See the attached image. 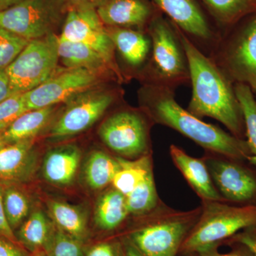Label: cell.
<instances>
[{
    "instance_id": "cb8c5ba5",
    "label": "cell",
    "mask_w": 256,
    "mask_h": 256,
    "mask_svg": "<svg viewBox=\"0 0 256 256\" xmlns=\"http://www.w3.org/2000/svg\"><path fill=\"white\" fill-rule=\"evenodd\" d=\"M120 168L117 156L105 152L95 150L88 156L84 166V178L88 186L94 190H101L112 184L114 175Z\"/></svg>"
},
{
    "instance_id": "e575fe53",
    "label": "cell",
    "mask_w": 256,
    "mask_h": 256,
    "mask_svg": "<svg viewBox=\"0 0 256 256\" xmlns=\"http://www.w3.org/2000/svg\"><path fill=\"white\" fill-rule=\"evenodd\" d=\"M86 256H126L124 240L99 242L89 250Z\"/></svg>"
},
{
    "instance_id": "d590c367",
    "label": "cell",
    "mask_w": 256,
    "mask_h": 256,
    "mask_svg": "<svg viewBox=\"0 0 256 256\" xmlns=\"http://www.w3.org/2000/svg\"><path fill=\"white\" fill-rule=\"evenodd\" d=\"M232 244H242L248 248L256 256V227L248 228L238 232L232 238L225 240L222 245H230Z\"/></svg>"
},
{
    "instance_id": "7a4b0ae2",
    "label": "cell",
    "mask_w": 256,
    "mask_h": 256,
    "mask_svg": "<svg viewBox=\"0 0 256 256\" xmlns=\"http://www.w3.org/2000/svg\"><path fill=\"white\" fill-rule=\"evenodd\" d=\"M174 96V90L169 88L150 84H146L140 92L142 109L154 124L174 130L205 151L237 161H248L252 154L246 141L204 122L178 105Z\"/></svg>"
},
{
    "instance_id": "f35d334b",
    "label": "cell",
    "mask_w": 256,
    "mask_h": 256,
    "mask_svg": "<svg viewBox=\"0 0 256 256\" xmlns=\"http://www.w3.org/2000/svg\"><path fill=\"white\" fill-rule=\"evenodd\" d=\"M14 94L6 72L0 70V102Z\"/></svg>"
},
{
    "instance_id": "9a60e30c",
    "label": "cell",
    "mask_w": 256,
    "mask_h": 256,
    "mask_svg": "<svg viewBox=\"0 0 256 256\" xmlns=\"http://www.w3.org/2000/svg\"><path fill=\"white\" fill-rule=\"evenodd\" d=\"M96 10L106 26L140 30L160 12L149 0H101Z\"/></svg>"
},
{
    "instance_id": "74e56055",
    "label": "cell",
    "mask_w": 256,
    "mask_h": 256,
    "mask_svg": "<svg viewBox=\"0 0 256 256\" xmlns=\"http://www.w3.org/2000/svg\"><path fill=\"white\" fill-rule=\"evenodd\" d=\"M0 236L9 238L13 242H18L14 232L10 227L5 214L3 202V184L2 182H0Z\"/></svg>"
},
{
    "instance_id": "ab89813d",
    "label": "cell",
    "mask_w": 256,
    "mask_h": 256,
    "mask_svg": "<svg viewBox=\"0 0 256 256\" xmlns=\"http://www.w3.org/2000/svg\"><path fill=\"white\" fill-rule=\"evenodd\" d=\"M68 8L92 6L95 8L101 0H65Z\"/></svg>"
},
{
    "instance_id": "f546056e",
    "label": "cell",
    "mask_w": 256,
    "mask_h": 256,
    "mask_svg": "<svg viewBox=\"0 0 256 256\" xmlns=\"http://www.w3.org/2000/svg\"><path fill=\"white\" fill-rule=\"evenodd\" d=\"M217 23L226 26L256 10V0H200Z\"/></svg>"
},
{
    "instance_id": "ffe728a7",
    "label": "cell",
    "mask_w": 256,
    "mask_h": 256,
    "mask_svg": "<svg viewBox=\"0 0 256 256\" xmlns=\"http://www.w3.org/2000/svg\"><path fill=\"white\" fill-rule=\"evenodd\" d=\"M58 52L60 60L66 68L88 69L104 77H114L120 82L105 60L87 45L67 41L58 36Z\"/></svg>"
},
{
    "instance_id": "52a82bcc",
    "label": "cell",
    "mask_w": 256,
    "mask_h": 256,
    "mask_svg": "<svg viewBox=\"0 0 256 256\" xmlns=\"http://www.w3.org/2000/svg\"><path fill=\"white\" fill-rule=\"evenodd\" d=\"M67 12L65 0H22L0 11V26L31 41L55 34Z\"/></svg>"
},
{
    "instance_id": "60d3db41",
    "label": "cell",
    "mask_w": 256,
    "mask_h": 256,
    "mask_svg": "<svg viewBox=\"0 0 256 256\" xmlns=\"http://www.w3.org/2000/svg\"><path fill=\"white\" fill-rule=\"evenodd\" d=\"M124 242V250H126V256H144L134 246V245L128 240L127 238H122Z\"/></svg>"
},
{
    "instance_id": "2e32d148",
    "label": "cell",
    "mask_w": 256,
    "mask_h": 256,
    "mask_svg": "<svg viewBox=\"0 0 256 256\" xmlns=\"http://www.w3.org/2000/svg\"><path fill=\"white\" fill-rule=\"evenodd\" d=\"M170 153L175 166L202 201L225 202L215 188L202 158L188 156L183 149L174 144L170 146Z\"/></svg>"
},
{
    "instance_id": "b9f144b4",
    "label": "cell",
    "mask_w": 256,
    "mask_h": 256,
    "mask_svg": "<svg viewBox=\"0 0 256 256\" xmlns=\"http://www.w3.org/2000/svg\"><path fill=\"white\" fill-rule=\"evenodd\" d=\"M22 0H0V11L8 9Z\"/></svg>"
},
{
    "instance_id": "d6a6232c",
    "label": "cell",
    "mask_w": 256,
    "mask_h": 256,
    "mask_svg": "<svg viewBox=\"0 0 256 256\" xmlns=\"http://www.w3.org/2000/svg\"><path fill=\"white\" fill-rule=\"evenodd\" d=\"M28 110L23 94H15L0 102V133Z\"/></svg>"
},
{
    "instance_id": "6da1fadb",
    "label": "cell",
    "mask_w": 256,
    "mask_h": 256,
    "mask_svg": "<svg viewBox=\"0 0 256 256\" xmlns=\"http://www.w3.org/2000/svg\"><path fill=\"white\" fill-rule=\"evenodd\" d=\"M176 28L190 68L192 96L188 110L200 118L210 117L220 121L232 134L242 139L245 124L230 80L210 56Z\"/></svg>"
},
{
    "instance_id": "f6af8a7d",
    "label": "cell",
    "mask_w": 256,
    "mask_h": 256,
    "mask_svg": "<svg viewBox=\"0 0 256 256\" xmlns=\"http://www.w3.org/2000/svg\"><path fill=\"white\" fill-rule=\"evenodd\" d=\"M6 144H5L4 141L3 140H0V150L2 149L3 148H4V146H6Z\"/></svg>"
},
{
    "instance_id": "d4e9b609",
    "label": "cell",
    "mask_w": 256,
    "mask_h": 256,
    "mask_svg": "<svg viewBox=\"0 0 256 256\" xmlns=\"http://www.w3.org/2000/svg\"><path fill=\"white\" fill-rule=\"evenodd\" d=\"M48 207L52 220L58 228L82 242L86 238L87 220L82 208L58 200H50Z\"/></svg>"
},
{
    "instance_id": "4fadbf2b",
    "label": "cell",
    "mask_w": 256,
    "mask_h": 256,
    "mask_svg": "<svg viewBox=\"0 0 256 256\" xmlns=\"http://www.w3.org/2000/svg\"><path fill=\"white\" fill-rule=\"evenodd\" d=\"M217 191L226 202L256 201V178L237 160L205 151L202 156Z\"/></svg>"
},
{
    "instance_id": "3957f363",
    "label": "cell",
    "mask_w": 256,
    "mask_h": 256,
    "mask_svg": "<svg viewBox=\"0 0 256 256\" xmlns=\"http://www.w3.org/2000/svg\"><path fill=\"white\" fill-rule=\"evenodd\" d=\"M202 206L174 210L162 201L149 213L138 216V224L124 238L144 256H178L184 240L198 222Z\"/></svg>"
},
{
    "instance_id": "44dd1931",
    "label": "cell",
    "mask_w": 256,
    "mask_h": 256,
    "mask_svg": "<svg viewBox=\"0 0 256 256\" xmlns=\"http://www.w3.org/2000/svg\"><path fill=\"white\" fill-rule=\"evenodd\" d=\"M54 112V106L26 111L1 133L3 141L10 144L34 139L50 124Z\"/></svg>"
},
{
    "instance_id": "7bdbcfd3",
    "label": "cell",
    "mask_w": 256,
    "mask_h": 256,
    "mask_svg": "<svg viewBox=\"0 0 256 256\" xmlns=\"http://www.w3.org/2000/svg\"><path fill=\"white\" fill-rule=\"evenodd\" d=\"M30 256H47L46 252L43 250H36L33 252H31Z\"/></svg>"
},
{
    "instance_id": "603a6c76",
    "label": "cell",
    "mask_w": 256,
    "mask_h": 256,
    "mask_svg": "<svg viewBox=\"0 0 256 256\" xmlns=\"http://www.w3.org/2000/svg\"><path fill=\"white\" fill-rule=\"evenodd\" d=\"M41 210L31 212L14 232L18 242L30 252L46 250L55 229Z\"/></svg>"
},
{
    "instance_id": "ba28073f",
    "label": "cell",
    "mask_w": 256,
    "mask_h": 256,
    "mask_svg": "<svg viewBox=\"0 0 256 256\" xmlns=\"http://www.w3.org/2000/svg\"><path fill=\"white\" fill-rule=\"evenodd\" d=\"M58 45L56 34L28 42L5 70L14 94H24L40 86L56 72Z\"/></svg>"
},
{
    "instance_id": "ee69618b",
    "label": "cell",
    "mask_w": 256,
    "mask_h": 256,
    "mask_svg": "<svg viewBox=\"0 0 256 256\" xmlns=\"http://www.w3.org/2000/svg\"><path fill=\"white\" fill-rule=\"evenodd\" d=\"M178 256H200L196 252H192V254H184V255H178Z\"/></svg>"
},
{
    "instance_id": "484cf974",
    "label": "cell",
    "mask_w": 256,
    "mask_h": 256,
    "mask_svg": "<svg viewBox=\"0 0 256 256\" xmlns=\"http://www.w3.org/2000/svg\"><path fill=\"white\" fill-rule=\"evenodd\" d=\"M117 159L120 168L114 175L112 182V188L126 196L152 171V154L136 160L124 159L120 156H117Z\"/></svg>"
},
{
    "instance_id": "836d02e7",
    "label": "cell",
    "mask_w": 256,
    "mask_h": 256,
    "mask_svg": "<svg viewBox=\"0 0 256 256\" xmlns=\"http://www.w3.org/2000/svg\"><path fill=\"white\" fill-rule=\"evenodd\" d=\"M232 250L226 254H222L218 252L220 244H212L206 246L196 250V254L200 256H254L250 249L242 244H230Z\"/></svg>"
},
{
    "instance_id": "5b68a950",
    "label": "cell",
    "mask_w": 256,
    "mask_h": 256,
    "mask_svg": "<svg viewBox=\"0 0 256 256\" xmlns=\"http://www.w3.org/2000/svg\"><path fill=\"white\" fill-rule=\"evenodd\" d=\"M201 206L200 218L184 240L178 255L196 252L212 244L222 246L238 232L256 227V205L238 206L225 202L202 201Z\"/></svg>"
},
{
    "instance_id": "4dcf8cb0",
    "label": "cell",
    "mask_w": 256,
    "mask_h": 256,
    "mask_svg": "<svg viewBox=\"0 0 256 256\" xmlns=\"http://www.w3.org/2000/svg\"><path fill=\"white\" fill-rule=\"evenodd\" d=\"M82 242L56 226L45 252L47 256H82Z\"/></svg>"
},
{
    "instance_id": "bcb514c9",
    "label": "cell",
    "mask_w": 256,
    "mask_h": 256,
    "mask_svg": "<svg viewBox=\"0 0 256 256\" xmlns=\"http://www.w3.org/2000/svg\"><path fill=\"white\" fill-rule=\"evenodd\" d=\"M0 140H3L2 138L1 133H0Z\"/></svg>"
},
{
    "instance_id": "f1b7e54d",
    "label": "cell",
    "mask_w": 256,
    "mask_h": 256,
    "mask_svg": "<svg viewBox=\"0 0 256 256\" xmlns=\"http://www.w3.org/2000/svg\"><path fill=\"white\" fill-rule=\"evenodd\" d=\"M234 92L242 109L246 130V142L252 154L248 162L256 166V98L252 88L242 82L236 84Z\"/></svg>"
},
{
    "instance_id": "d6986e66",
    "label": "cell",
    "mask_w": 256,
    "mask_h": 256,
    "mask_svg": "<svg viewBox=\"0 0 256 256\" xmlns=\"http://www.w3.org/2000/svg\"><path fill=\"white\" fill-rule=\"evenodd\" d=\"M82 159V152L74 144L52 148L46 153L42 164L44 178L56 186L73 183Z\"/></svg>"
},
{
    "instance_id": "5bb4252c",
    "label": "cell",
    "mask_w": 256,
    "mask_h": 256,
    "mask_svg": "<svg viewBox=\"0 0 256 256\" xmlns=\"http://www.w3.org/2000/svg\"><path fill=\"white\" fill-rule=\"evenodd\" d=\"M188 37L215 46L220 40L196 0H151Z\"/></svg>"
},
{
    "instance_id": "277c9868",
    "label": "cell",
    "mask_w": 256,
    "mask_h": 256,
    "mask_svg": "<svg viewBox=\"0 0 256 256\" xmlns=\"http://www.w3.org/2000/svg\"><path fill=\"white\" fill-rule=\"evenodd\" d=\"M152 41L148 84L175 90L190 82L188 58L176 26L158 12L146 30Z\"/></svg>"
},
{
    "instance_id": "ac0fdd59",
    "label": "cell",
    "mask_w": 256,
    "mask_h": 256,
    "mask_svg": "<svg viewBox=\"0 0 256 256\" xmlns=\"http://www.w3.org/2000/svg\"><path fill=\"white\" fill-rule=\"evenodd\" d=\"M106 28L114 48L128 65L136 68L148 63L151 55L152 41L146 30Z\"/></svg>"
},
{
    "instance_id": "7c38bea8",
    "label": "cell",
    "mask_w": 256,
    "mask_h": 256,
    "mask_svg": "<svg viewBox=\"0 0 256 256\" xmlns=\"http://www.w3.org/2000/svg\"><path fill=\"white\" fill-rule=\"evenodd\" d=\"M104 78L88 69L58 68L40 86L23 94L24 97L28 110L55 106L96 87Z\"/></svg>"
},
{
    "instance_id": "1f68e13d",
    "label": "cell",
    "mask_w": 256,
    "mask_h": 256,
    "mask_svg": "<svg viewBox=\"0 0 256 256\" xmlns=\"http://www.w3.org/2000/svg\"><path fill=\"white\" fill-rule=\"evenodd\" d=\"M28 42L0 26V70H6Z\"/></svg>"
},
{
    "instance_id": "4316f807",
    "label": "cell",
    "mask_w": 256,
    "mask_h": 256,
    "mask_svg": "<svg viewBox=\"0 0 256 256\" xmlns=\"http://www.w3.org/2000/svg\"><path fill=\"white\" fill-rule=\"evenodd\" d=\"M2 184L5 214L15 232L31 213V200L23 184Z\"/></svg>"
},
{
    "instance_id": "30bf717a",
    "label": "cell",
    "mask_w": 256,
    "mask_h": 256,
    "mask_svg": "<svg viewBox=\"0 0 256 256\" xmlns=\"http://www.w3.org/2000/svg\"><path fill=\"white\" fill-rule=\"evenodd\" d=\"M60 38L87 45L105 60L120 82L122 73L114 57V46L92 6L68 8Z\"/></svg>"
},
{
    "instance_id": "8fae6325",
    "label": "cell",
    "mask_w": 256,
    "mask_h": 256,
    "mask_svg": "<svg viewBox=\"0 0 256 256\" xmlns=\"http://www.w3.org/2000/svg\"><path fill=\"white\" fill-rule=\"evenodd\" d=\"M210 57L229 80L247 84L256 92V16L230 43H217Z\"/></svg>"
},
{
    "instance_id": "9c48e42d",
    "label": "cell",
    "mask_w": 256,
    "mask_h": 256,
    "mask_svg": "<svg viewBox=\"0 0 256 256\" xmlns=\"http://www.w3.org/2000/svg\"><path fill=\"white\" fill-rule=\"evenodd\" d=\"M116 98L114 90L96 87L74 96L50 128V137L60 139L84 132L104 116Z\"/></svg>"
},
{
    "instance_id": "7402d4cb",
    "label": "cell",
    "mask_w": 256,
    "mask_h": 256,
    "mask_svg": "<svg viewBox=\"0 0 256 256\" xmlns=\"http://www.w3.org/2000/svg\"><path fill=\"white\" fill-rule=\"evenodd\" d=\"M126 196L112 188L102 194L96 203L95 222L100 230L112 232L120 228L128 220Z\"/></svg>"
},
{
    "instance_id": "7dc6e473",
    "label": "cell",
    "mask_w": 256,
    "mask_h": 256,
    "mask_svg": "<svg viewBox=\"0 0 256 256\" xmlns=\"http://www.w3.org/2000/svg\"></svg>"
},
{
    "instance_id": "83f0119b",
    "label": "cell",
    "mask_w": 256,
    "mask_h": 256,
    "mask_svg": "<svg viewBox=\"0 0 256 256\" xmlns=\"http://www.w3.org/2000/svg\"><path fill=\"white\" fill-rule=\"evenodd\" d=\"M126 202L128 212L132 216L146 214L159 205L162 200L156 192L153 170L126 196Z\"/></svg>"
},
{
    "instance_id": "8992f818",
    "label": "cell",
    "mask_w": 256,
    "mask_h": 256,
    "mask_svg": "<svg viewBox=\"0 0 256 256\" xmlns=\"http://www.w3.org/2000/svg\"><path fill=\"white\" fill-rule=\"evenodd\" d=\"M154 124L144 110L124 109L116 111L102 122L99 137L117 156L136 160L152 154L150 131Z\"/></svg>"
},
{
    "instance_id": "e0dca14e",
    "label": "cell",
    "mask_w": 256,
    "mask_h": 256,
    "mask_svg": "<svg viewBox=\"0 0 256 256\" xmlns=\"http://www.w3.org/2000/svg\"><path fill=\"white\" fill-rule=\"evenodd\" d=\"M34 139L6 144L0 150V182L24 184L34 169Z\"/></svg>"
},
{
    "instance_id": "8d00e7d4",
    "label": "cell",
    "mask_w": 256,
    "mask_h": 256,
    "mask_svg": "<svg viewBox=\"0 0 256 256\" xmlns=\"http://www.w3.org/2000/svg\"><path fill=\"white\" fill-rule=\"evenodd\" d=\"M28 252L20 242H13L0 236V256H30Z\"/></svg>"
}]
</instances>
